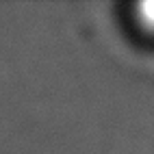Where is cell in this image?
<instances>
[{"instance_id":"obj_1","label":"cell","mask_w":154,"mask_h":154,"mask_svg":"<svg viewBox=\"0 0 154 154\" xmlns=\"http://www.w3.org/2000/svg\"><path fill=\"white\" fill-rule=\"evenodd\" d=\"M137 24L148 35H154V2H143L137 7Z\"/></svg>"}]
</instances>
